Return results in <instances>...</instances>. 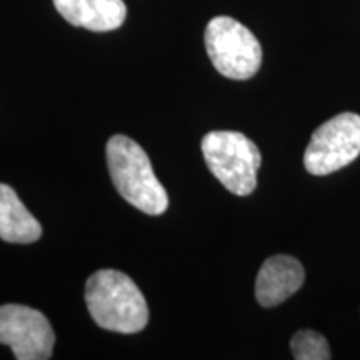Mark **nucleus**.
<instances>
[{"mask_svg": "<svg viewBox=\"0 0 360 360\" xmlns=\"http://www.w3.org/2000/svg\"><path fill=\"white\" fill-rule=\"evenodd\" d=\"M85 304L94 322L105 330L135 334L146 328L148 307L135 282L119 270H98L85 285Z\"/></svg>", "mask_w": 360, "mask_h": 360, "instance_id": "1", "label": "nucleus"}, {"mask_svg": "<svg viewBox=\"0 0 360 360\" xmlns=\"http://www.w3.org/2000/svg\"><path fill=\"white\" fill-rule=\"evenodd\" d=\"M107 165L120 195L147 215H162L169 207V195L155 177L146 150L125 135H114L107 142Z\"/></svg>", "mask_w": 360, "mask_h": 360, "instance_id": "2", "label": "nucleus"}, {"mask_svg": "<svg viewBox=\"0 0 360 360\" xmlns=\"http://www.w3.org/2000/svg\"><path fill=\"white\" fill-rule=\"evenodd\" d=\"M202 154L214 177L238 197L250 195L257 187L262 164L259 147L236 130H214L202 139Z\"/></svg>", "mask_w": 360, "mask_h": 360, "instance_id": "3", "label": "nucleus"}, {"mask_svg": "<svg viewBox=\"0 0 360 360\" xmlns=\"http://www.w3.org/2000/svg\"><path fill=\"white\" fill-rule=\"evenodd\" d=\"M205 49L215 70L227 79L247 80L262 65V45L232 17H214L207 24Z\"/></svg>", "mask_w": 360, "mask_h": 360, "instance_id": "4", "label": "nucleus"}, {"mask_svg": "<svg viewBox=\"0 0 360 360\" xmlns=\"http://www.w3.org/2000/svg\"><path fill=\"white\" fill-rule=\"evenodd\" d=\"M360 155V115L342 112L314 130L304 154L309 174L323 177L347 167Z\"/></svg>", "mask_w": 360, "mask_h": 360, "instance_id": "5", "label": "nucleus"}, {"mask_svg": "<svg viewBox=\"0 0 360 360\" xmlns=\"http://www.w3.org/2000/svg\"><path fill=\"white\" fill-rule=\"evenodd\" d=\"M0 344L12 349L19 360L52 357L56 335L47 317L27 305H0Z\"/></svg>", "mask_w": 360, "mask_h": 360, "instance_id": "6", "label": "nucleus"}, {"mask_svg": "<svg viewBox=\"0 0 360 360\" xmlns=\"http://www.w3.org/2000/svg\"><path fill=\"white\" fill-rule=\"evenodd\" d=\"M305 270L290 255H274L260 267L255 281V299L265 309L285 302L304 285Z\"/></svg>", "mask_w": 360, "mask_h": 360, "instance_id": "7", "label": "nucleus"}, {"mask_svg": "<svg viewBox=\"0 0 360 360\" xmlns=\"http://www.w3.org/2000/svg\"><path fill=\"white\" fill-rule=\"evenodd\" d=\"M53 6L69 24L92 32L119 29L127 17L124 0H53Z\"/></svg>", "mask_w": 360, "mask_h": 360, "instance_id": "8", "label": "nucleus"}, {"mask_svg": "<svg viewBox=\"0 0 360 360\" xmlns=\"http://www.w3.org/2000/svg\"><path fill=\"white\" fill-rule=\"evenodd\" d=\"M42 236V225L27 210L7 184H0V238L8 244H32Z\"/></svg>", "mask_w": 360, "mask_h": 360, "instance_id": "9", "label": "nucleus"}, {"mask_svg": "<svg viewBox=\"0 0 360 360\" xmlns=\"http://www.w3.org/2000/svg\"><path fill=\"white\" fill-rule=\"evenodd\" d=\"M292 355L297 360H328L332 357L326 337L315 330H299L290 340Z\"/></svg>", "mask_w": 360, "mask_h": 360, "instance_id": "10", "label": "nucleus"}]
</instances>
